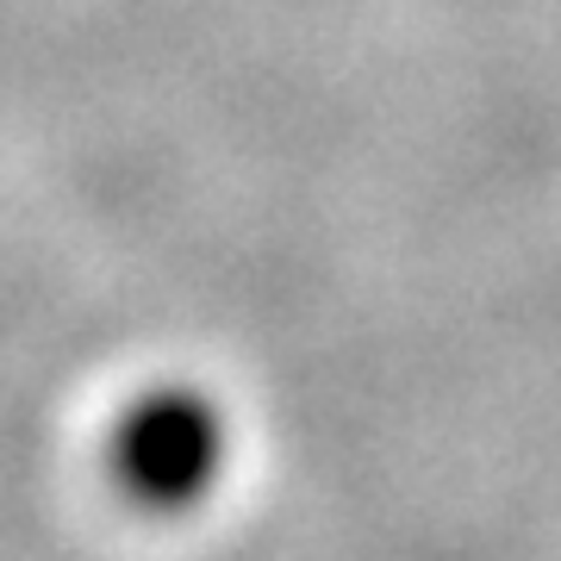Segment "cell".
<instances>
[{
    "label": "cell",
    "mask_w": 561,
    "mask_h": 561,
    "mask_svg": "<svg viewBox=\"0 0 561 561\" xmlns=\"http://www.w3.org/2000/svg\"><path fill=\"white\" fill-rule=\"evenodd\" d=\"M219 456V412L201 393H150L119 419L113 481L125 486V500L150 505V512H181L213 486Z\"/></svg>",
    "instance_id": "cell-1"
}]
</instances>
